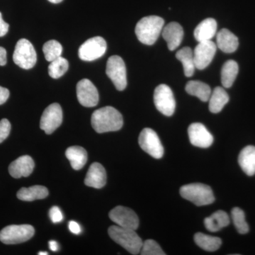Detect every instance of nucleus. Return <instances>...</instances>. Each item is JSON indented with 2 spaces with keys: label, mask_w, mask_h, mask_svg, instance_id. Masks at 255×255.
Segmentation results:
<instances>
[{
  "label": "nucleus",
  "mask_w": 255,
  "mask_h": 255,
  "mask_svg": "<svg viewBox=\"0 0 255 255\" xmlns=\"http://www.w3.org/2000/svg\"><path fill=\"white\" fill-rule=\"evenodd\" d=\"M11 131V124L6 119L0 121V143H1L6 137L9 136Z\"/></svg>",
  "instance_id": "34"
},
{
  "label": "nucleus",
  "mask_w": 255,
  "mask_h": 255,
  "mask_svg": "<svg viewBox=\"0 0 255 255\" xmlns=\"http://www.w3.org/2000/svg\"><path fill=\"white\" fill-rule=\"evenodd\" d=\"M154 103L157 110L163 115L171 117L176 108V102L170 87L160 85L156 87L154 92Z\"/></svg>",
  "instance_id": "8"
},
{
  "label": "nucleus",
  "mask_w": 255,
  "mask_h": 255,
  "mask_svg": "<svg viewBox=\"0 0 255 255\" xmlns=\"http://www.w3.org/2000/svg\"><path fill=\"white\" fill-rule=\"evenodd\" d=\"M9 25L5 22L2 18V15L0 12V37L5 36L9 31Z\"/></svg>",
  "instance_id": "36"
},
{
  "label": "nucleus",
  "mask_w": 255,
  "mask_h": 255,
  "mask_svg": "<svg viewBox=\"0 0 255 255\" xmlns=\"http://www.w3.org/2000/svg\"><path fill=\"white\" fill-rule=\"evenodd\" d=\"M49 248L50 250L53 252H57L59 250V246H58V243H57L56 241H49Z\"/></svg>",
  "instance_id": "40"
},
{
  "label": "nucleus",
  "mask_w": 255,
  "mask_h": 255,
  "mask_svg": "<svg viewBox=\"0 0 255 255\" xmlns=\"http://www.w3.org/2000/svg\"><path fill=\"white\" fill-rule=\"evenodd\" d=\"M230 224V218L227 213L218 211L204 220V226L210 232L215 233Z\"/></svg>",
  "instance_id": "23"
},
{
  "label": "nucleus",
  "mask_w": 255,
  "mask_h": 255,
  "mask_svg": "<svg viewBox=\"0 0 255 255\" xmlns=\"http://www.w3.org/2000/svg\"><path fill=\"white\" fill-rule=\"evenodd\" d=\"M217 32V22L213 18H208L196 26L194 36L198 42L211 41Z\"/></svg>",
  "instance_id": "20"
},
{
  "label": "nucleus",
  "mask_w": 255,
  "mask_h": 255,
  "mask_svg": "<svg viewBox=\"0 0 255 255\" xmlns=\"http://www.w3.org/2000/svg\"><path fill=\"white\" fill-rule=\"evenodd\" d=\"M239 67L237 62L230 60L224 63L221 70V82L226 88L232 87L235 80L237 78Z\"/></svg>",
  "instance_id": "28"
},
{
  "label": "nucleus",
  "mask_w": 255,
  "mask_h": 255,
  "mask_svg": "<svg viewBox=\"0 0 255 255\" xmlns=\"http://www.w3.org/2000/svg\"><path fill=\"white\" fill-rule=\"evenodd\" d=\"M179 192L182 197L197 206L209 205L215 201L211 188L201 183H193L182 186Z\"/></svg>",
  "instance_id": "4"
},
{
  "label": "nucleus",
  "mask_w": 255,
  "mask_h": 255,
  "mask_svg": "<svg viewBox=\"0 0 255 255\" xmlns=\"http://www.w3.org/2000/svg\"><path fill=\"white\" fill-rule=\"evenodd\" d=\"M48 1H50L51 3H53V4H58V3L63 1V0H48Z\"/></svg>",
  "instance_id": "41"
},
{
  "label": "nucleus",
  "mask_w": 255,
  "mask_h": 255,
  "mask_svg": "<svg viewBox=\"0 0 255 255\" xmlns=\"http://www.w3.org/2000/svg\"><path fill=\"white\" fill-rule=\"evenodd\" d=\"M231 216L233 223L240 234H247L249 232V226L246 221V215L244 211L240 208H233L231 211Z\"/></svg>",
  "instance_id": "32"
},
{
  "label": "nucleus",
  "mask_w": 255,
  "mask_h": 255,
  "mask_svg": "<svg viewBox=\"0 0 255 255\" xmlns=\"http://www.w3.org/2000/svg\"><path fill=\"white\" fill-rule=\"evenodd\" d=\"M49 216L53 223L61 222L63 220V215L58 206H53L49 211Z\"/></svg>",
  "instance_id": "35"
},
{
  "label": "nucleus",
  "mask_w": 255,
  "mask_h": 255,
  "mask_svg": "<svg viewBox=\"0 0 255 255\" xmlns=\"http://www.w3.org/2000/svg\"><path fill=\"white\" fill-rule=\"evenodd\" d=\"M106 73L119 91H123L127 86V68L123 59L118 55L109 58Z\"/></svg>",
  "instance_id": "7"
},
{
  "label": "nucleus",
  "mask_w": 255,
  "mask_h": 255,
  "mask_svg": "<svg viewBox=\"0 0 255 255\" xmlns=\"http://www.w3.org/2000/svg\"><path fill=\"white\" fill-rule=\"evenodd\" d=\"M238 162L243 172L248 176L255 174V147L248 145L242 150L238 157Z\"/></svg>",
  "instance_id": "21"
},
{
  "label": "nucleus",
  "mask_w": 255,
  "mask_h": 255,
  "mask_svg": "<svg viewBox=\"0 0 255 255\" xmlns=\"http://www.w3.org/2000/svg\"><path fill=\"white\" fill-rule=\"evenodd\" d=\"M108 233L115 243L123 247L130 254L137 255L140 253L143 242L135 230L112 226L109 228Z\"/></svg>",
  "instance_id": "3"
},
{
  "label": "nucleus",
  "mask_w": 255,
  "mask_h": 255,
  "mask_svg": "<svg viewBox=\"0 0 255 255\" xmlns=\"http://www.w3.org/2000/svg\"><path fill=\"white\" fill-rule=\"evenodd\" d=\"M139 145L142 150L155 159H159L164 155V147L155 130L145 128L140 132L138 138Z\"/></svg>",
  "instance_id": "9"
},
{
  "label": "nucleus",
  "mask_w": 255,
  "mask_h": 255,
  "mask_svg": "<svg viewBox=\"0 0 255 255\" xmlns=\"http://www.w3.org/2000/svg\"><path fill=\"white\" fill-rule=\"evenodd\" d=\"M92 127L98 133L117 131L124 125L122 114L112 107H105L96 110L92 114Z\"/></svg>",
  "instance_id": "1"
},
{
  "label": "nucleus",
  "mask_w": 255,
  "mask_h": 255,
  "mask_svg": "<svg viewBox=\"0 0 255 255\" xmlns=\"http://www.w3.org/2000/svg\"><path fill=\"white\" fill-rule=\"evenodd\" d=\"M13 60L16 65L24 70H29L34 67L37 55L31 42L25 38H21L17 42L13 54Z\"/></svg>",
  "instance_id": "6"
},
{
  "label": "nucleus",
  "mask_w": 255,
  "mask_h": 255,
  "mask_svg": "<svg viewBox=\"0 0 255 255\" xmlns=\"http://www.w3.org/2000/svg\"><path fill=\"white\" fill-rule=\"evenodd\" d=\"M194 241L199 248L208 252L218 251L222 245L221 238L213 237L201 233L194 235Z\"/></svg>",
  "instance_id": "29"
},
{
  "label": "nucleus",
  "mask_w": 255,
  "mask_h": 255,
  "mask_svg": "<svg viewBox=\"0 0 255 255\" xmlns=\"http://www.w3.org/2000/svg\"><path fill=\"white\" fill-rule=\"evenodd\" d=\"M69 230L70 232L73 233L75 235H79L81 233L82 229L79 223L75 221H71L68 223Z\"/></svg>",
  "instance_id": "37"
},
{
  "label": "nucleus",
  "mask_w": 255,
  "mask_h": 255,
  "mask_svg": "<svg viewBox=\"0 0 255 255\" xmlns=\"http://www.w3.org/2000/svg\"><path fill=\"white\" fill-rule=\"evenodd\" d=\"M188 134L191 143L196 147L207 148L214 142V137L202 124H191L188 128Z\"/></svg>",
  "instance_id": "15"
},
{
  "label": "nucleus",
  "mask_w": 255,
  "mask_h": 255,
  "mask_svg": "<svg viewBox=\"0 0 255 255\" xmlns=\"http://www.w3.org/2000/svg\"><path fill=\"white\" fill-rule=\"evenodd\" d=\"M164 25L163 18L157 16H145L137 22L135 34L139 41L145 45H153L162 33Z\"/></svg>",
  "instance_id": "2"
},
{
  "label": "nucleus",
  "mask_w": 255,
  "mask_h": 255,
  "mask_svg": "<svg viewBox=\"0 0 255 255\" xmlns=\"http://www.w3.org/2000/svg\"><path fill=\"white\" fill-rule=\"evenodd\" d=\"M217 46L211 41L199 42L194 52V59L196 68L204 70L210 65L215 55Z\"/></svg>",
  "instance_id": "13"
},
{
  "label": "nucleus",
  "mask_w": 255,
  "mask_h": 255,
  "mask_svg": "<svg viewBox=\"0 0 255 255\" xmlns=\"http://www.w3.org/2000/svg\"><path fill=\"white\" fill-rule=\"evenodd\" d=\"M50 64L48 66V73L53 79H58L68 71L69 63L68 60L63 57H59L53 61L50 62Z\"/></svg>",
  "instance_id": "30"
},
{
  "label": "nucleus",
  "mask_w": 255,
  "mask_h": 255,
  "mask_svg": "<svg viewBox=\"0 0 255 255\" xmlns=\"http://www.w3.org/2000/svg\"><path fill=\"white\" fill-rule=\"evenodd\" d=\"M48 195V190L43 186L35 185L28 188H21L18 191L17 198L21 201H33L43 199Z\"/></svg>",
  "instance_id": "25"
},
{
  "label": "nucleus",
  "mask_w": 255,
  "mask_h": 255,
  "mask_svg": "<svg viewBox=\"0 0 255 255\" xmlns=\"http://www.w3.org/2000/svg\"><path fill=\"white\" fill-rule=\"evenodd\" d=\"M185 90L189 95L195 96L202 102H208L211 95L209 85L198 80H192L188 82L186 85Z\"/></svg>",
  "instance_id": "26"
},
{
  "label": "nucleus",
  "mask_w": 255,
  "mask_h": 255,
  "mask_svg": "<svg viewBox=\"0 0 255 255\" xmlns=\"http://www.w3.org/2000/svg\"><path fill=\"white\" fill-rule=\"evenodd\" d=\"M140 254L142 255H165L160 246L153 240H147L142 243Z\"/></svg>",
  "instance_id": "33"
},
{
  "label": "nucleus",
  "mask_w": 255,
  "mask_h": 255,
  "mask_svg": "<svg viewBox=\"0 0 255 255\" xmlns=\"http://www.w3.org/2000/svg\"><path fill=\"white\" fill-rule=\"evenodd\" d=\"M110 219L120 227L136 230L139 226V219L132 210L119 206L110 211Z\"/></svg>",
  "instance_id": "12"
},
{
  "label": "nucleus",
  "mask_w": 255,
  "mask_h": 255,
  "mask_svg": "<svg viewBox=\"0 0 255 255\" xmlns=\"http://www.w3.org/2000/svg\"><path fill=\"white\" fill-rule=\"evenodd\" d=\"M77 97L80 105L85 107H94L99 102L97 87L90 80L83 79L77 85Z\"/></svg>",
  "instance_id": "14"
},
{
  "label": "nucleus",
  "mask_w": 255,
  "mask_h": 255,
  "mask_svg": "<svg viewBox=\"0 0 255 255\" xmlns=\"http://www.w3.org/2000/svg\"><path fill=\"white\" fill-rule=\"evenodd\" d=\"M162 37L167 43L169 50H174L180 46L184 37L183 28L177 22L169 23L162 31Z\"/></svg>",
  "instance_id": "17"
},
{
  "label": "nucleus",
  "mask_w": 255,
  "mask_h": 255,
  "mask_svg": "<svg viewBox=\"0 0 255 255\" xmlns=\"http://www.w3.org/2000/svg\"><path fill=\"white\" fill-rule=\"evenodd\" d=\"M209 108L211 113L217 114L222 111L223 107L229 102V96L221 87H217L211 92L209 98Z\"/></svg>",
  "instance_id": "22"
},
{
  "label": "nucleus",
  "mask_w": 255,
  "mask_h": 255,
  "mask_svg": "<svg viewBox=\"0 0 255 255\" xmlns=\"http://www.w3.org/2000/svg\"><path fill=\"white\" fill-rule=\"evenodd\" d=\"M6 64V50L3 47H0V66Z\"/></svg>",
  "instance_id": "39"
},
{
  "label": "nucleus",
  "mask_w": 255,
  "mask_h": 255,
  "mask_svg": "<svg viewBox=\"0 0 255 255\" xmlns=\"http://www.w3.org/2000/svg\"><path fill=\"white\" fill-rule=\"evenodd\" d=\"M176 58L182 63L185 76L187 78L192 76L196 69L192 50L189 47H184L176 53Z\"/></svg>",
  "instance_id": "27"
},
{
  "label": "nucleus",
  "mask_w": 255,
  "mask_h": 255,
  "mask_svg": "<svg viewBox=\"0 0 255 255\" xmlns=\"http://www.w3.org/2000/svg\"><path fill=\"white\" fill-rule=\"evenodd\" d=\"M34 233L31 225H11L0 231V241L6 245L19 244L31 239Z\"/></svg>",
  "instance_id": "5"
},
{
  "label": "nucleus",
  "mask_w": 255,
  "mask_h": 255,
  "mask_svg": "<svg viewBox=\"0 0 255 255\" xmlns=\"http://www.w3.org/2000/svg\"><path fill=\"white\" fill-rule=\"evenodd\" d=\"M65 155L70 161L72 167L75 170L81 169L87 163V151L80 146L68 147L65 152Z\"/></svg>",
  "instance_id": "24"
},
{
  "label": "nucleus",
  "mask_w": 255,
  "mask_h": 255,
  "mask_svg": "<svg viewBox=\"0 0 255 255\" xmlns=\"http://www.w3.org/2000/svg\"><path fill=\"white\" fill-rule=\"evenodd\" d=\"M107 183V172L105 167L98 162L90 166L85 179L87 187L102 189Z\"/></svg>",
  "instance_id": "18"
},
{
  "label": "nucleus",
  "mask_w": 255,
  "mask_h": 255,
  "mask_svg": "<svg viewBox=\"0 0 255 255\" xmlns=\"http://www.w3.org/2000/svg\"><path fill=\"white\" fill-rule=\"evenodd\" d=\"M9 97V91L8 89L0 86V105H3Z\"/></svg>",
  "instance_id": "38"
},
{
  "label": "nucleus",
  "mask_w": 255,
  "mask_h": 255,
  "mask_svg": "<svg viewBox=\"0 0 255 255\" xmlns=\"http://www.w3.org/2000/svg\"><path fill=\"white\" fill-rule=\"evenodd\" d=\"M43 51L47 61L51 62L61 56L63 46L59 42L50 40L43 45Z\"/></svg>",
  "instance_id": "31"
},
{
  "label": "nucleus",
  "mask_w": 255,
  "mask_h": 255,
  "mask_svg": "<svg viewBox=\"0 0 255 255\" xmlns=\"http://www.w3.org/2000/svg\"><path fill=\"white\" fill-rule=\"evenodd\" d=\"M34 167L33 159L30 156H21L9 164V172L15 179L27 177L33 172Z\"/></svg>",
  "instance_id": "16"
},
{
  "label": "nucleus",
  "mask_w": 255,
  "mask_h": 255,
  "mask_svg": "<svg viewBox=\"0 0 255 255\" xmlns=\"http://www.w3.org/2000/svg\"><path fill=\"white\" fill-rule=\"evenodd\" d=\"M63 122V111L59 104L53 103L44 110L40 122V128L47 134H52Z\"/></svg>",
  "instance_id": "11"
},
{
  "label": "nucleus",
  "mask_w": 255,
  "mask_h": 255,
  "mask_svg": "<svg viewBox=\"0 0 255 255\" xmlns=\"http://www.w3.org/2000/svg\"><path fill=\"white\" fill-rule=\"evenodd\" d=\"M38 255H48V253H46V252H40V253H38Z\"/></svg>",
  "instance_id": "42"
},
{
  "label": "nucleus",
  "mask_w": 255,
  "mask_h": 255,
  "mask_svg": "<svg viewBox=\"0 0 255 255\" xmlns=\"http://www.w3.org/2000/svg\"><path fill=\"white\" fill-rule=\"evenodd\" d=\"M107 48V42L102 37H93L87 40L80 47L79 57L85 61H93L103 56Z\"/></svg>",
  "instance_id": "10"
},
{
  "label": "nucleus",
  "mask_w": 255,
  "mask_h": 255,
  "mask_svg": "<svg viewBox=\"0 0 255 255\" xmlns=\"http://www.w3.org/2000/svg\"><path fill=\"white\" fill-rule=\"evenodd\" d=\"M216 44L224 53H232L238 49L239 41L234 33L226 28H223L217 33Z\"/></svg>",
  "instance_id": "19"
}]
</instances>
